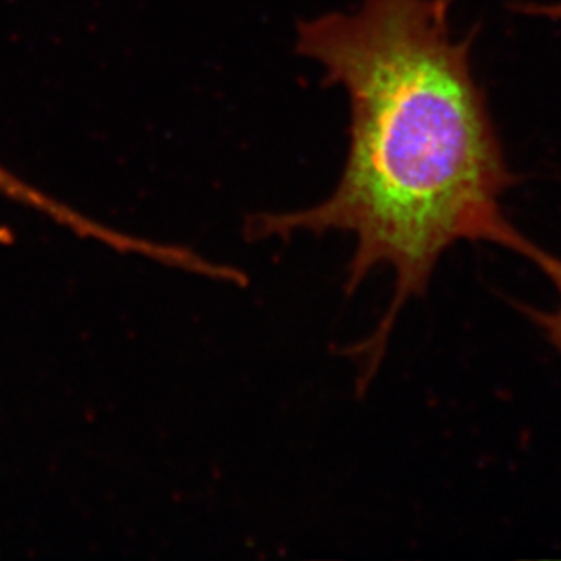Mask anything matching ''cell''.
Returning a JSON list of instances; mask_svg holds the SVG:
<instances>
[{
	"label": "cell",
	"mask_w": 561,
	"mask_h": 561,
	"mask_svg": "<svg viewBox=\"0 0 561 561\" xmlns=\"http://www.w3.org/2000/svg\"><path fill=\"white\" fill-rule=\"evenodd\" d=\"M449 15L450 0H364L298 24V54L350 96V148L328 198L251 224L256 239L350 233L347 295L378 267L394 271L389 308L347 350L362 391L400 311L427 293L445 251L461 240L500 245L514 226L502 198L519 176L472 71L474 38H456Z\"/></svg>",
	"instance_id": "1"
},
{
	"label": "cell",
	"mask_w": 561,
	"mask_h": 561,
	"mask_svg": "<svg viewBox=\"0 0 561 561\" xmlns=\"http://www.w3.org/2000/svg\"><path fill=\"white\" fill-rule=\"evenodd\" d=\"M503 250L513 251V253L524 256L529 260L543 275L549 278L554 291L558 295L557 308L549 309V311H541V309L529 308L519 304L518 311L524 312L525 317L533 320L540 328L541 333L546 334L549 344L554 347L561 355V259L551 251L543 250L541 245L536 244L533 240L527 239L522 231L514 228L507 234V239L503 242Z\"/></svg>",
	"instance_id": "2"
},
{
	"label": "cell",
	"mask_w": 561,
	"mask_h": 561,
	"mask_svg": "<svg viewBox=\"0 0 561 561\" xmlns=\"http://www.w3.org/2000/svg\"><path fill=\"white\" fill-rule=\"evenodd\" d=\"M514 11H518L522 15L543 16V19L560 22L561 24V0L560 2H551V4L518 2V4H514Z\"/></svg>",
	"instance_id": "3"
}]
</instances>
